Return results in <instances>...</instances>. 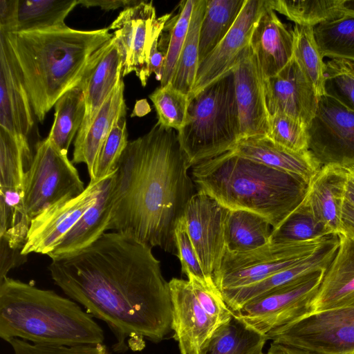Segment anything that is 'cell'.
Masks as SVG:
<instances>
[{
  "mask_svg": "<svg viewBox=\"0 0 354 354\" xmlns=\"http://www.w3.org/2000/svg\"><path fill=\"white\" fill-rule=\"evenodd\" d=\"M272 230L270 223L259 214L228 209L224 222L226 250L244 252L259 248L270 242Z\"/></svg>",
  "mask_w": 354,
  "mask_h": 354,
  "instance_id": "f546056e",
  "label": "cell"
},
{
  "mask_svg": "<svg viewBox=\"0 0 354 354\" xmlns=\"http://www.w3.org/2000/svg\"><path fill=\"white\" fill-rule=\"evenodd\" d=\"M339 244V236L299 263L260 281L245 286L221 290L229 308L234 313L249 301L288 284L313 272L326 270Z\"/></svg>",
  "mask_w": 354,
  "mask_h": 354,
  "instance_id": "cb8c5ba5",
  "label": "cell"
},
{
  "mask_svg": "<svg viewBox=\"0 0 354 354\" xmlns=\"http://www.w3.org/2000/svg\"><path fill=\"white\" fill-rule=\"evenodd\" d=\"M266 7V0L245 1L228 33L199 64L189 98L232 71L243 51L250 45L256 23Z\"/></svg>",
  "mask_w": 354,
  "mask_h": 354,
  "instance_id": "2e32d148",
  "label": "cell"
},
{
  "mask_svg": "<svg viewBox=\"0 0 354 354\" xmlns=\"http://www.w3.org/2000/svg\"><path fill=\"white\" fill-rule=\"evenodd\" d=\"M33 111L5 36L0 33V127L28 141Z\"/></svg>",
  "mask_w": 354,
  "mask_h": 354,
  "instance_id": "44dd1931",
  "label": "cell"
},
{
  "mask_svg": "<svg viewBox=\"0 0 354 354\" xmlns=\"http://www.w3.org/2000/svg\"><path fill=\"white\" fill-rule=\"evenodd\" d=\"M158 39L159 37L156 38L152 44L149 57V69L151 74L154 73L156 80L160 82L163 75L167 55L159 50L158 46Z\"/></svg>",
  "mask_w": 354,
  "mask_h": 354,
  "instance_id": "681fc988",
  "label": "cell"
},
{
  "mask_svg": "<svg viewBox=\"0 0 354 354\" xmlns=\"http://www.w3.org/2000/svg\"><path fill=\"white\" fill-rule=\"evenodd\" d=\"M227 211L213 197L198 191L184 212L186 229L201 266L213 280L226 249L224 222Z\"/></svg>",
  "mask_w": 354,
  "mask_h": 354,
  "instance_id": "5bb4252c",
  "label": "cell"
},
{
  "mask_svg": "<svg viewBox=\"0 0 354 354\" xmlns=\"http://www.w3.org/2000/svg\"><path fill=\"white\" fill-rule=\"evenodd\" d=\"M176 255L182 267V272L188 277H194L203 281L214 283L205 274L196 250L187 233L184 217L178 222L174 232Z\"/></svg>",
  "mask_w": 354,
  "mask_h": 354,
  "instance_id": "f6af8a7d",
  "label": "cell"
},
{
  "mask_svg": "<svg viewBox=\"0 0 354 354\" xmlns=\"http://www.w3.org/2000/svg\"><path fill=\"white\" fill-rule=\"evenodd\" d=\"M122 77L104 102L82 141L74 145L73 164L84 163L89 176L93 174L98 151L114 123L126 116Z\"/></svg>",
  "mask_w": 354,
  "mask_h": 354,
  "instance_id": "83f0119b",
  "label": "cell"
},
{
  "mask_svg": "<svg viewBox=\"0 0 354 354\" xmlns=\"http://www.w3.org/2000/svg\"><path fill=\"white\" fill-rule=\"evenodd\" d=\"M189 168L173 129L157 122L129 142L115 173L107 230L176 254L175 229L195 194Z\"/></svg>",
  "mask_w": 354,
  "mask_h": 354,
  "instance_id": "7a4b0ae2",
  "label": "cell"
},
{
  "mask_svg": "<svg viewBox=\"0 0 354 354\" xmlns=\"http://www.w3.org/2000/svg\"><path fill=\"white\" fill-rule=\"evenodd\" d=\"M8 343L14 354H111L104 343L79 346H50L35 344L19 339H12Z\"/></svg>",
  "mask_w": 354,
  "mask_h": 354,
  "instance_id": "bcb514c9",
  "label": "cell"
},
{
  "mask_svg": "<svg viewBox=\"0 0 354 354\" xmlns=\"http://www.w3.org/2000/svg\"><path fill=\"white\" fill-rule=\"evenodd\" d=\"M338 236L337 253L310 304V313L354 306V239Z\"/></svg>",
  "mask_w": 354,
  "mask_h": 354,
  "instance_id": "7402d4cb",
  "label": "cell"
},
{
  "mask_svg": "<svg viewBox=\"0 0 354 354\" xmlns=\"http://www.w3.org/2000/svg\"><path fill=\"white\" fill-rule=\"evenodd\" d=\"M314 34L324 57L354 62V15L317 25Z\"/></svg>",
  "mask_w": 354,
  "mask_h": 354,
  "instance_id": "74e56055",
  "label": "cell"
},
{
  "mask_svg": "<svg viewBox=\"0 0 354 354\" xmlns=\"http://www.w3.org/2000/svg\"><path fill=\"white\" fill-rule=\"evenodd\" d=\"M326 270L313 272L252 299L234 313L248 326L266 335L310 313V304Z\"/></svg>",
  "mask_w": 354,
  "mask_h": 354,
  "instance_id": "8fae6325",
  "label": "cell"
},
{
  "mask_svg": "<svg viewBox=\"0 0 354 354\" xmlns=\"http://www.w3.org/2000/svg\"><path fill=\"white\" fill-rule=\"evenodd\" d=\"M0 337L50 346L102 344L101 326L78 303L52 290L0 280Z\"/></svg>",
  "mask_w": 354,
  "mask_h": 354,
  "instance_id": "5b68a950",
  "label": "cell"
},
{
  "mask_svg": "<svg viewBox=\"0 0 354 354\" xmlns=\"http://www.w3.org/2000/svg\"><path fill=\"white\" fill-rule=\"evenodd\" d=\"M231 151L239 156L297 176L308 184L322 167L310 151L290 150L268 136L240 139Z\"/></svg>",
  "mask_w": 354,
  "mask_h": 354,
  "instance_id": "d4e9b609",
  "label": "cell"
},
{
  "mask_svg": "<svg viewBox=\"0 0 354 354\" xmlns=\"http://www.w3.org/2000/svg\"><path fill=\"white\" fill-rule=\"evenodd\" d=\"M122 72L121 55L113 36L91 57L77 84L84 93L86 112L74 145L84 137L100 109L123 77Z\"/></svg>",
  "mask_w": 354,
  "mask_h": 354,
  "instance_id": "ac0fdd59",
  "label": "cell"
},
{
  "mask_svg": "<svg viewBox=\"0 0 354 354\" xmlns=\"http://www.w3.org/2000/svg\"><path fill=\"white\" fill-rule=\"evenodd\" d=\"M207 0H196L187 35L170 83L189 97L194 87L199 64V33Z\"/></svg>",
  "mask_w": 354,
  "mask_h": 354,
  "instance_id": "e575fe53",
  "label": "cell"
},
{
  "mask_svg": "<svg viewBox=\"0 0 354 354\" xmlns=\"http://www.w3.org/2000/svg\"><path fill=\"white\" fill-rule=\"evenodd\" d=\"M50 277L63 292L106 324L124 353L131 342L158 343L171 330L167 282L152 248L124 234H103L73 254L51 260Z\"/></svg>",
  "mask_w": 354,
  "mask_h": 354,
  "instance_id": "6da1fadb",
  "label": "cell"
},
{
  "mask_svg": "<svg viewBox=\"0 0 354 354\" xmlns=\"http://www.w3.org/2000/svg\"><path fill=\"white\" fill-rule=\"evenodd\" d=\"M32 158L29 142L0 127V238L14 249L23 248L30 225L24 197L26 173Z\"/></svg>",
  "mask_w": 354,
  "mask_h": 354,
  "instance_id": "9c48e42d",
  "label": "cell"
},
{
  "mask_svg": "<svg viewBox=\"0 0 354 354\" xmlns=\"http://www.w3.org/2000/svg\"><path fill=\"white\" fill-rule=\"evenodd\" d=\"M0 33L6 39L40 122L57 100L78 84L93 54L113 36L109 28L77 30L68 26Z\"/></svg>",
  "mask_w": 354,
  "mask_h": 354,
  "instance_id": "3957f363",
  "label": "cell"
},
{
  "mask_svg": "<svg viewBox=\"0 0 354 354\" xmlns=\"http://www.w3.org/2000/svg\"><path fill=\"white\" fill-rule=\"evenodd\" d=\"M192 180L228 209L264 217L277 227L302 202L308 184L301 178L239 156L232 151L192 167Z\"/></svg>",
  "mask_w": 354,
  "mask_h": 354,
  "instance_id": "277c9868",
  "label": "cell"
},
{
  "mask_svg": "<svg viewBox=\"0 0 354 354\" xmlns=\"http://www.w3.org/2000/svg\"><path fill=\"white\" fill-rule=\"evenodd\" d=\"M158 115V123L179 131L185 124L189 97L175 88L171 83L158 87L149 95Z\"/></svg>",
  "mask_w": 354,
  "mask_h": 354,
  "instance_id": "f35d334b",
  "label": "cell"
},
{
  "mask_svg": "<svg viewBox=\"0 0 354 354\" xmlns=\"http://www.w3.org/2000/svg\"><path fill=\"white\" fill-rule=\"evenodd\" d=\"M141 1L135 0H80L77 1L78 4H82L85 7L98 6L101 9L109 11L110 10H115L119 8L124 9L136 6Z\"/></svg>",
  "mask_w": 354,
  "mask_h": 354,
  "instance_id": "f907efd6",
  "label": "cell"
},
{
  "mask_svg": "<svg viewBox=\"0 0 354 354\" xmlns=\"http://www.w3.org/2000/svg\"><path fill=\"white\" fill-rule=\"evenodd\" d=\"M342 224L343 234L354 239V206L345 199L342 214Z\"/></svg>",
  "mask_w": 354,
  "mask_h": 354,
  "instance_id": "816d5d0a",
  "label": "cell"
},
{
  "mask_svg": "<svg viewBox=\"0 0 354 354\" xmlns=\"http://www.w3.org/2000/svg\"><path fill=\"white\" fill-rule=\"evenodd\" d=\"M307 131L308 150L322 167L354 164V111L324 95Z\"/></svg>",
  "mask_w": 354,
  "mask_h": 354,
  "instance_id": "4fadbf2b",
  "label": "cell"
},
{
  "mask_svg": "<svg viewBox=\"0 0 354 354\" xmlns=\"http://www.w3.org/2000/svg\"><path fill=\"white\" fill-rule=\"evenodd\" d=\"M337 234L298 242L271 243L253 250L232 252L225 249L214 275L220 290L253 284L307 259Z\"/></svg>",
  "mask_w": 354,
  "mask_h": 354,
  "instance_id": "52a82bcc",
  "label": "cell"
},
{
  "mask_svg": "<svg viewBox=\"0 0 354 354\" xmlns=\"http://www.w3.org/2000/svg\"><path fill=\"white\" fill-rule=\"evenodd\" d=\"M188 281L201 306L217 327L234 315L215 283L205 282L194 277H188Z\"/></svg>",
  "mask_w": 354,
  "mask_h": 354,
  "instance_id": "ee69618b",
  "label": "cell"
},
{
  "mask_svg": "<svg viewBox=\"0 0 354 354\" xmlns=\"http://www.w3.org/2000/svg\"><path fill=\"white\" fill-rule=\"evenodd\" d=\"M344 167L347 171L345 199L354 206V164Z\"/></svg>",
  "mask_w": 354,
  "mask_h": 354,
  "instance_id": "db71d44e",
  "label": "cell"
},
{
  "mask_svg": "<svg viewBox=\"0 0 354 354\" xmlns=\"http://www.w3.org/2000/svg\"><path fill=\"white\" fill-rule=\"evenodd\" d=\"M262 354H264V353H262Z\"/></svg>",
  "mask_w": 354,
  "mask_h": 354,
  "instance_id": "11a10c76",
  "label": "cell"
},
{
  "mask_svg": "<svg viewBox=\"0 0 354 354\" xmlns=\"http://www.w3.org/2000/svg\"><path fill=\"white\" fill-rule=\"evenodd\" d=\"M347 171L340 165L321 167L308 183L305 200L315 216L334 234H342V214Z\"/></svg>",
  "mask_w": 354,
  "mask_h": 354,
  "instance_id": "484cf974",
  "label": "cell"
},
{
  "mask_svg": "<svg viewBox=\"0 0 354 354\" xmlns=\"http://www.w3.org/2000/svg\"><path fill=\"white\" fill-rule=\"evenodd\" d=\"M268 6L295 24L315 27L354 15V0H266Z\"/></svg>",
  "mask_w": 354,
  "mask_h": 354,
  "instance_id": "f1b7e54d",
  "label": "cell"
},
{
  "mask_svg": "<svg viewBox=\"0 0 354 354\" xmlns=\"http://www.w3.org/2000/svg\"><path fill=\"white\" fill-rule=\"evenodd\" d=\"M196 0L182 1L178 13L164 27L168 35L166 60L160 86L170 83L185 41Z\"/></svg>",
  "mask_w": 354,
  "mask_h": 354,
  "instance_id": "ab89813d",
  "label": "cell"
},
{
  "mask_svg": "<svg viewBox=\"0 0 354 354\" xmlns=\"http://www.w3.org/2000/svg\"><path fill=\"white\" fill-rule=\"evenodd\" d=\"M245 1L207 0L199 33V64L228 33L241 13Z\"/></svg>",
  "mask_w": 354,
  "mask_h": 354,
  "instance_id": "4dcf8cb0",
  "label": "cell"
},
{
  "mask_svg": "<svg viewBox=\"0 0 354 354\" xmlns=\"http://www.w3.org/2000/svg\"><path fill=\"white\" fill-rule=\"evenodd\" d=\"M115 173L104 179L95 203L48 254L51 260L73 254L87 248L107 230L113 209Z\"/></svg>",
  "mask_w": 354,
  "mask_h": 354,
  "instance_id": "4316f807",
  "label": "cell"
},
{
  "mask_svg": "<svg viewBox=\"0 0 354 354\" xmlns=\"http://www.w3.org/2000/svg\"><path fill=\"white\" fill-rule=\"evenodd\" d=\"M18 0H0V32L15 31Z\"/></svg>",
  "mask_w": 354,
  "mask_h": 354,
  "instance_id": "c3c4849f",
  "label": "cell"
},
{
  "mask_svg": "<svg viewBox=\"0 0 354 354\" xmlns=\"http://www.w3.org/2000/svg\"><path fill=\"white\" fill-rule=\"evenodd\" d=\"M264 86L270 115L283 113L309 125L319 97L294 57L276 75L264 80Z\"/></svg>",
  "mask_w": 354,
  "mask_h": 354,
  "instance_id": "ffe728a7",
  "label": "cell"
},
{
  "mask_svg": "<svg viewBox=\"0 0 354 354\" xmlns=\"http://www.w3.org/2000/svg\"><path fill=\"white\" fill-rule=\"evenodd\" d=\"M21 250L12 248L7 241L0 238V280L7 277L8 272L27 261Z\"/></svg>",
  "mask_w": 354,
  "mask_h": 354,
  "instance_id": "7dc6e473",
  "label": "cell"
},
{
  "mask_svg": "<svg viewBox=\"0 0 354 354\" xmlns=\"http://www.w3.org/2000/svg\"><path fill=\"white\" fill-rule=\"evenodd\" d=\"M104 179L89 182L79 196L46 209L30 223L21 254L48 255L95 201Z\"/></svg>",
  "mask_w": 354,
  "mask_h": 354,
  "instance_id": "9a60e30c",
  "label": "cell"
},
{
  "mask_svg": "<svg viewBox=\"0 0 354 354\" xmlns=\"http://www.w3.org/2000/svg\"><path fill=\"white\" fill-rule=\"evenodd\" d=\"M266 354H311L295 347L272 342Z\"/></svg>",
  "mask_w": 354,
  "mask_h": 354,
  "instance_id": "f5cc1de1",
  "label": "cell"
},
{
  "mask_svg": "<svg viewBox=\"0 0 354 354\" xmlns=\"http://www.w3.org/2000/svg\"><path fill=\"white\" fill-rule=\"evenodd\" d=\"M267 340L234 315L214 330L203 354H262Z\"/></svg>",
  "mask_w": 354,
  "mask_h": 354,
  "instance_id": "1f68e13d",
  "label": "cell"
},
{
  "mask_svg": "<svg viewBox=\"0 0 354 354\" xmlns=\"http://www.w3.org/2000/svg\"><path fill=\"white\" fill-rule=\"evenodd\" d=\"M293 57L319 97L325 95L326 63L317 45L314 27L295 24Z\"/></svg>",
  "mask_w": 354,
  "mask_h": 354,
  "instance_id": "d590c367",
  "label": "cell"
},
{
  "mask_svg": "<svg viewBox=\"0 0 354 354\" xmlns=\"http://www.w3.org/2000/svg\"><path fill=\"white\" fill-rule=\"evenodd\" d=\"M55 118L48 138L64 154L83 122L86 104L84 93L79 86L65 92L55 102Z\"/></svg>",
  "mask_w": 354,
  "mask_h": 354,
  "instance_id": "836d02e7",
  "label": "cell"
},
{
  "mask_svg": "<svg viewBox=\"0 0 354 354\" xmlns=\"http://www.w3.org/2000/svg\"><path fill=\"white\" fill-rule=\"evenodd\" d=\"M268 137L277 144L294 151L308 150V126L283 113L269 117Z\"/></svg>",
  "mask_w": 354,
  "mask_h": 354,
  "instance_id": "7bdbcfd3",
  "label": "cell"
},
{
  "mask_svg": "<svg viewBox=\"0 0 354 354\" xmlns=\"http://www.w3.org/2000/svg\"><path fill=\"white\" fill-rule=\"evenodd\" d=\"M77 4V0H18L13 32L64 28L65 19Z\"/></svg>",
  "mask_w": 354,
  "mask_h": 354,
  "instance_id": "d6a6232c",
  "label": "cell"
},
{
  "mask_svg": "<svg viewBox=\"0 0 354 354\" xmlns=\"http://www.w3.org/2000/svg\"><path fill=\"white\" fill-rule=\"evenodd\" d=\"M189 100L186 123L177 135L191 167L232 150L239 140L233 71Z\"/></svg>",
  "mask_w": 354,
  "mask_h": 354,
  "instance_id": "8992f818",
  "label": "cell"
},
{
  "mask_svg": "<svg viewBox=\"0 0 354 354\" xmlns=\"http://www.w3.org/2000/svg\"><path fill=\"white\" fill-rule=\"evenodd\" d=\"M125 116L119 118L103 142L97 155L90 181L101 180L113 174L129 141Z\"/></svg>",
  "mask_w": 354,
  "mask_h": 354,
  "instance_id": "60d3db41",
  "label": "cell"
},
{
  "mask_svg": "<svg viewBox=\"0 0 354 354\" xmlns=\"http://www.w3.org/2000/svg\"><path fill=\"white\" fill-rule=\"evenodd\" d=\"M171 15L156 18L152 1H141L124 9L109 27L113 30L121 55L125 76L134 72L142 86L151 75L149 57L154 40L159 37Z\"/></svg>",
  "mask_w": 354,
  "mask_h": 354,
  "instance_id": "7c38bea8",
  "label": "cell"
},
{
  "mask_svg": "<svg viewBox=\"0 0 354 354\" xmlns=\"http://www.w3.org/2000/svg\"><path fill=\"white\" fill-rule=\"evenodd\" d=\"M172 304L171 330L181 354H203L218 328L201 306L188 280L169 281Z\"/></svg>",
  "mask_w": 354,
  "mask_h": 354,
  "instance_id": "d6986e66",
  "label": "cell"
},
{
  "mask_svg": "<svg viewBox=\"0 0 354 354\" xmlns=\"http://www.w3.org/2000/svg\"><path fill=\"white\" fill-rule=\"evenodd\" d=\"M250 46L264 80L279 73L293 57L292 30L287 28L268 3L254 28Z\"/></svg>",
  "mask_w": 354,
  "mask_h": 354,
  "instance_id": "603a6c76",
  "label": "cell"
},
{
  "mask_svg": "<svg viewBox=\"0 0 354 354\" xmlns=\"http://www.w3.org/2000/svg\"><path fill=\"white\" fill-rule=\"evenodd\" d=\"M239 124V140L268 136L269 117L264 79L249 45L232 70Z\"/></svg>",
  "mask_w": 354,
  "mask_h": 354,
  "instance_id": "e0dca14e",
  "label": "cell"
},
{
  "mask_svg": "<svg viewBox=\"0 0 354 354\" xmlns=\"http://www.w3.org/2000/svg\"><path fill=\"white\" fill-rule=\"evenodd\" d=\"M334 234L314 214L309 204L302 202L276 228L270 242L290 243L309 241Z\"/></svg>",
  "mask_w": 354,
  "mask_h": 354,
  "instance_id": "8d00e7d4",
  "label": "cell"
},
{
  "mask_svg": "<svg viewBox=\"0 0 354 354\" xmlns=\"http://www.w3.org/2000/svg\"><path fill=\"white\" fill-rule=\"evenodd\" d=\"M325 95L354 111V62L330 59L326 63Z\"/></svg>",
  "mask_w": 354,
  "mask_h": 354,
  "instance_id": "b9f144b4",
  "label": "cell"
},
{
  "mask_svg": "<svg viewBox=\"0 0 354 354\" xmlns=\"http://www.w3.org/2000/svg\"><path fill=\"white\" fill-rule=\"evenodd\" d=\"M85 187L66 154L47 137L35 146L24 182V209L29 221L46 209L81 194Z\"/></svg>",
  "mask_w": 354,
  "mask_h": 354,
  "instance_id": "ba28073f",
  "label": "cell"
},
{
  "mask_svg": "<svg viewBox=\"0 0 354 354\" xmlns=\"http://www.w3.org/2000/svg\"><path fill=\"white\" fill-rule=\"evenodd\" d=\"M266 337L311 354H354V306L308 314Z\"/></svg>",
  "mask_w": 354,
  "mask_h": 354,
  "instance_id": "30bf717a",
  "label": "cell"
}]
</instances>
